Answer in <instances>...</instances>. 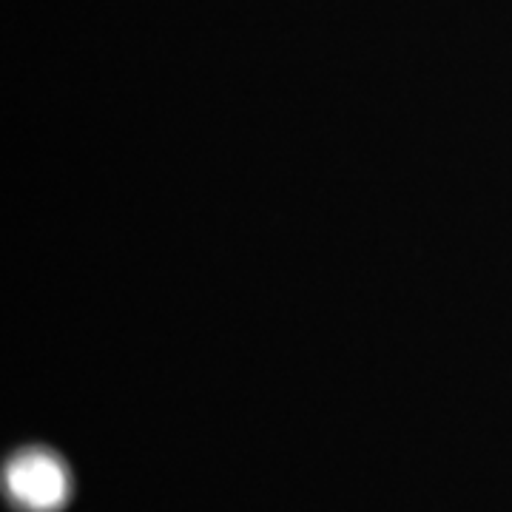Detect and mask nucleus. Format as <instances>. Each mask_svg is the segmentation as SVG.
<instances>
[{
  "label": "nucleus",
  "mask_w": 512,
  "mask_h": 512,
  "mask_svg": "<svg viewBox=\"0 0 512 512\" xmlns=\"http://www.w3.org/2000/svg\"><path fill=\"white\" fill-rule=\"evenodd\" d=\"M6 490L29 512H52L66 501L69 478L55 456L43 450H26L9 461Z\"/></svg>",
  "instance_id": "1"
}]
</instances>
